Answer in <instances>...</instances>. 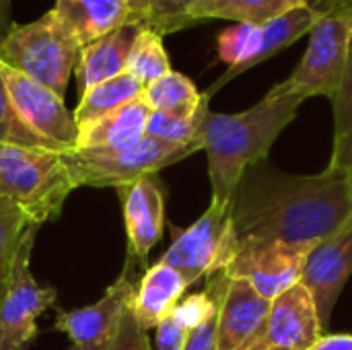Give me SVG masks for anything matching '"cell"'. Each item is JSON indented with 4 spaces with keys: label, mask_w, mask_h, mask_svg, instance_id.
<instances>
[{
    "label": "cell",
    "mask_w": 352,
    "mask_h": 350,
    "mask_svg": "<svg viewBox=\"0 0 352 350\" xmlns=\"http://www.w3.org/2000/svg\"><path fill=\"white\" fill-rule=\"evenodd\" d=\"M157 350H184L188 340V330H184L173 316L165 318L157 328Z\"/></svg>",
    "instance_id": "obj_32"
},
{
    "label": "cell",
    "mask_w": 352,
    "mask_h": 350,
    "mask_svg": "<svg viewBox=\"0 0 352 350\" xmlns=\"http://www.w3.org/2000/svg\"><path fill=\"white\" fill-rule=\"evenodd\" d=\"M0 142H8V144H25V146H45L43 140H39L16 116L4 78L0 74ZM50 149V146H45Z\"/></svg>",
    "instance_id": "obj_29"
},
{
    "label": "cell",
    "mask_w": 352,
    "mask_h": 350,
    "mask_svg": "<svg viewBox=\"0 0 352 350\" xmlns=\"http://www.w3.org/2000/svg\"><path fill=\"white\" fill-rule=\"evenodd\" d=\"M208 101H210V97L206 95L198 113L192 118L163 113V111H151L148 122H146V136L161 140V142H169V144H202L200 142V124H202L204 113L210 109Z\"/></svg>",
    "instance_id": "obj_25"
},
{
    "label": "cell",
    "mask_w": 352,
    "mask_h": 350,
    "mask_svg": "<svg viewBox=\"0 0 352 350\" xmlns=\"http://www.w3.org/2000/svg\"><path fill=\"white\" fill-rule=\"evenodd\" d=\"M128 235V254L146 262L151 250L161 241L165 227V194L157 173L144 175L130 186L118 188Z\"/></svg>",
    "instance_id": "obj_16"
},
{
    "label": "cell",
    "mask_w": 352,
    "mask_h": 350,
    "mask_svg": "<svg viewBox=\"0 0 352 350\" xmlns=\"http://www.w3.org/2000/svg\"><path fill=\"white\" fill-rule=\"evenodd\" d=\"M80 45L60 25L52 8L33 23L10 25L0 39V62L64 97Z\"/></svg>",
    "instance_id": "obj_4"
},
{
    "label": "cell",
    "mask_w": 352,
    "mask_h": 350,
    "mask_svg": "<svg viewBox=\"0 0 352 350\" xmlns=\"http://www.w3.org/2000/svg\"><path fill=\"white\" fill-rule=\"evenodd\" d=\"M311 245L280 241H241L231 264L223 270L231 278L248 281L266 301L301 283V270Z\"/></svg>",
    "instance_id": "obj_11"
},
{
    "label": "cell",
    "mask_w": 352,
    "mask_h": 350,
    "mask_svg": "<svg viewBox=\"0 0 352 350\" xmlns=\"http://www.w3.org/2000/svg\"><path fill=\"white\" fill-rule=\"evenodd\" d=\"M142 85L130 76L128 72H122L109 80H103L99 85H95L93 89H89L87 93L80 95L76 109L72 111L76 128H85L97 120H101L103 116L120 109L122 105L130 103L132 99L142 95Z\"/></svg>",
    "instance_id": "obj_22"
},
{
    "label": "cell",
    "mask_w": 352,
    "mask_h": 350,
    "mask_svg": "<svg viewBox=\"0 0 352 350\" xmlns=\"http://www.w3.org/2000/svg\"><path fill=\"white\" fill-rule=\"evenodd\" d=\"M320 19H322V10H318L314 4H303V6L291 8L289 12H285L280 17L270 19L266 23H260V25L250 23V37H248L243 58L233 68H227L225 74L217 83H212L204 93L208 97H212L219 89H223L227 83H231L239 74L270 60L278 52L287 50L303 35L311 33V29L316 27V23Z\"/></svg>",
    "instance_id": "obj_15"
},
{
    "label": "cell",
    "mask_w": 352,
    "mask_h": 350,
    "mask_svg": "<svg viewBox=\"0 0 352 350\" xmlns=\"http://www.w3.org/2000/svg\"><path fill=\"white\" fill-rule=\"evenodd\" d=\"M37 225H29L14 250L8 278L0 297V350H25L37 336V320L54 307L58 293L41 287L31 272Z\"/></svg>",
    "instance_id": "obj_8"
},
{
    "label": "cell",
    "mask_w": 352,
    "mask_h": 350,
    "mask_svg": "<svg viewBox=\"0 0 352 350\" xmlns=\"http://www.w3.org/2000/svg\"><path fill=\"white\" fill-rule=\"evenodd\" d=\"M52 12L80 47L97 41L118 27L130 23L144 25L124 0H56Z\"/></svg>",
    "instance_id": "obj_17"
},
{
    "label": "cell",
    "mask_w": 352,
    "mask_h": 350,
    "mask_svg": "<svg viewBox=\"0 0 352 350\" xmlns=\"http://www.w3.org/2000/svg\"><path fill=\"white\" fill-rule=\"evenodd\" d=\"M198 2L202 0H153L146 14V27L157 31L161 37L188 29L192 27L190 10Z\"/></svg>",
    "instance_id": "obj_27"
},
{
    "label": "cell",
    "mask_w": 352,
    "mask_h": 350,
    "mask_svg": "<svg viewBox=\"0 0 352 350\" xmlns=\"http://www.w3.org/2000/svg\"><path fill=\"white\" fill-rule=\"evenodd\" d=\"M142 99L146 101L151 111L192 118L204 103L206 93H200L186 74L171 70L155 83L146 85L142 89Z\"/></svg>",
    "instance_id": "obj_23"
},
{
    "label": "cell",
    "mask_w": 352,
    "mask_h": 350,
    "mask_svg": "<svg viewBox=\"0 0 352 350\" xmlns=\"http://www.w3.org/2000/svg\"><path fill=\"white\" fill-rule=\"evenodd\" d=\"M237 248L239 239L231 217V202L210 200L196 223L175 231L171 245L159 262L175 268L192 287L202 278L223 272L237 254Z\"/></svg>",
    "instance_id": "obj_6"
},
{
    "label": "cell",
    "mask_w": 352,
    "mask_h": 350,
    "mask_svg": "<svg viewBox=\"0 0 352 350\" xmlns=\"http://www.w3.org/2000/svg\"><path fill=\"white\" fill-rule=\"evenodd\" d=\"M202 151V144H169L144 136L138 144L120 151L72 149L62 153L72 188H122L159 173L163 167Z\"/></svg>",
    "instance_id": "obj_5"
},
{
    "label": "cell",
    "mask_w": 352,
    "mask_h": 350,
    "mask_svg": "<svg viewBox=\"0 0 352 350\" xmlns=\"http://www.w3.org/2000/svg\"><path fill=\"white\" fill-rule=\"evenodd\" d=\"M72 190L60 151L0 142V202L16 206L31 225L56 221Z\"/></svg>",
    "instance_id": "obj_3"
},
{
    "label": "cell",
    "mask_w": 352,
    "mask_h": 350,
    "mask_svg": "<svg viewBox=\"0 0 352 350\" xmlns=\"http://www.w3.org/2000/svg\"><path fill=\"white\" fill-rule=\"evenodd\" d=\"M217 311H219L217 295H214V291L210 287H206L200 293H194V295L184 297L177 303V307L173 309L171 316L175 318V322L184 330L192 332V330L200 328L202 324H206L208 320H212L217 316Z\"/></svg>",
    "instance_id": "obj_28"
},
{
    "label": "cell",
    "mask_w": 352,
    "mask_h": 350,
    "mask_svg": "<svg viewBox=\"0 0 352 350\" xmlns=\"http://www.w3.org/2000/svg\"><path fill=\"white\" fill-rule=\"evenodd\" d=\"M322 336L316 303L299 283L270 303V311L243 350H307Z\"/></svg>",
    "instance_id": "obj_14"
},
{
    "label": "cell",
    "mask_w": 352,
    "mask_h": 350,
    "mask_svg": "<svg viewBox=\"0 0 352 350\" xmlns=\"http://www.w3.org/2000/svg\"><path fill=\"white\" fill-rule=\"evenodd\" d=\"M352 41V19L342 14H322L309 33L307 50L289 78L274 85L268 93L299 99L336 97L346 70Z\"/></svg>",
    "instance_id": "obj_7"
},
{
    "label": "cell",
    "mask_w": 352,
    "mask_h": 350,
    "mask_svg": "<svg viewBox=\"0 0 352 350\" xmlns=\"http://www.w3.org/2000/svg\"><path fill=\"white\" fill-rule=\"evenodd\" d=\"M307 350H352V334H322Z\"/></svg>",
    "instance_id": "obj_34"
},
{
    "label": "cell",
    "mask_w": 352,
    "mask_h": 350,
    "mask_svg": "<svg viewBox=\"0 0 352 350\" xmlns=\"http://www.w3.org/2000/svg\"><path fill=\"white\" fill-rule=\"evenodd\" d=\"M303 99L266 93L254 107L239 113L208 109L200 124L202 151L208 157L212 200L231 202L248 167L266 161L280 132L297 118Z\"/></svg>",
    "instance_id": "obj_2"
},
{
    "label": "cell",
    "mask_w": 352,
    "mask_h": 350,
    "mask_svg": "<svg viewBox=\"0 0 352 350\" xmlns=\"http://www.w3.org/2000/svg\"><path fill=\"white\" fill-rule=\"evenodd\" d=\"M231 217L241 241L314 245L352 221V186L338 165L316 175H295L260 161L245 169Z\"/></svg>",
    "instance_id": "obj_1"
},
{
    "label": "cell",
    "mask_w": 352,
    "mask_h": 350,
    "mask_svg": "<svg viewBox=\"0 0 352 350\" xmlns=\"http://www.w3.org/2000/svg\"><path fill=\"white\" fill-rule=\"evenodd\" d=\"M10 103L19 120L54 151H72L78 140V128L72 111L66 107L64 97L56 95L41 83L8 68L0 62Z\"/></svg>",
    "instance_id": "obj_9"
},
{
    "label": "cell",
    "mask_w": 352,
    "mask_h": 350,
    "mask_svg": "<svg viewBox=\"0 0 352 350\" xmlns=\"http://www.w3.org/2000/svg\"><path fill=\"white\" fill-rule=\"evenodd\" d=\"M107 350H153L146 330L140 328L130 307L126 309L120 328L116 332V338L111 340Z\"/></svg>",
    "instance_id": "obj_31"
},
{
    "label": "cell",
    "mask_w": 352,
    "mask_h": 350,
    "mask_svg": "<svg viewBox=\"0 0 352 350\" xmlns=\"http://www.w3.org/2000/svg\"><path fill=\"white\" fill-rule=\"evenodd\" d=\"M138 281L134 278L130 260L126 262L120 276L109 285L99 301L78 307L60 309L54 328L68 336L72 350H107L126 309L132 305Z\"/></svg>",
    "instance_id": "obj_10"
},
{
    "label": "cell",
    "mask_w": 352,
    "mask_h": 350,
    "mask_svg": "<svg viewBox=\"0 0 352 350\" xmlns=\"http://www.w3.org/2000/svg\"><path fill=\"white\" fill-rule=\"evenodd\" d=\"M303 4H309V0H202L190 10V23L221 19L260 25Z\"/></svg>",
    "instance_id": "obj_21"
},
{
    "label": "cell",
    "mask_w": 352,
    "mask_h": 350,
    "mask_svg": "<svg viewBox=\"0 0 352 350\" xmlns=\"http://www.w3.org/2000/svg\"><path fill=\"white\" fill-rule=\"evenodd\" d=\"M184 350H217V316L188 334Z\"/></svg>",
    "instance_id": "obj_33"
},
{
    "label": "cell",
    "mask_w": 352,
    "mask_h": 350,
    "mask_svg": "<svg viewBox=\"0 0 352 350\" xmlns=\"http://www.w3.org/2000/svg\"><path fill=\"white\" fill-rule=\"evenodd\" d=\"M332 109H334V149H338L352 134V41L342 85L336 97L332 99Z\"/></svg>",
    "instance_id": "obj_30"
},
{
    "label": "cell",
    "mask_w": 352,
    "mask_h": 350,
    "mask_svg": "<svg viewBox=\"0 0 352 350\" xmlns=\"http://www.w3.org/2000/svg\"><path fill=\"white\" fill-rule=\"evenodd\" d=\"M142 27L144 25L140 23H130L80 47L76 68H74L80 95L93 89L95 85L126 72V60H128L130 47Z\"/></svg>",
    "instance_id": "obj_18"
},
{
    "label": "cell",
    "mask_w": 352,
    "mask_h": 350,
    "mask_svg": "<svg viewBox=\"0 0 352 350\" xmlns=\"http://www.w3.org/2000/svg\"><path fill=\"white\" fill-rule=\"evenodd\" d=\"M171 70L173 68H171V60L165 50L163 37L157 31L142 27L130 47V54L126 60V72L134 76L142 87H146Z\"/></svg>",
    "instance_id": "obj_24"
},
{
    "label": "cell",
    "mask_w": 352,
    "mask_h": 350,
    "mask_svg": "<svg viewBox=\"0 0 352 350\" xmlns=\"http://www.w3.org/2000/svg\"><path fill=\"white\" fill-rule=\"evenodd\" d=\"M219 301L217 350H243L260 332L270 303L248 281L231 278L225 272L208 278Z\"/></svg>",
    "instance_id": "obj_13"
},
{
    "label": "cell",
    "mask_w": 352,
    "mask_h": 350,
    "mask_svg": "<svg viewBox=\"0 0 352 350\" xmlns=\"http://www.w3.org/2000/svg\"><path fill=\"white\" fill-rule=\"evenodd\" d=\"M322 14H342L352 19V0H309Z\"/></svg>",
    "instance_id": "obj_36"
},
{
    "label": "cell",
    "mask_w": 352,
    "mask_h": 350,
    "mask_svg": "<svg viewBox=\"0 0 352 350\" xmlns=\"http://www.w3.org/2000/svg\"><path fill=\"white\" fill-rule=\"evenodd\" d=\"M151 107L140 97L122 105L120 109L103 116L101 120L78 130L74 149L89 151H120L138 144L146 136V122Z\"/></svg>",
    "instance_id": "obj_20"
},
{
    "label": "cell",
    "mask_w": 352,
    "mask_h": 350,
    "mask_svg": "<svg viewBox=\"0 0 352 350\" xmlns=\"http://www.w3.org/2000/svg\"><path fill=\"white\" fill-rule=\"evenodd\" d=\"M31 223L16 206L0 202V297H2V291H4L6 278H8L14 250L19 245L23 231Z\"/></svg>",
    "instance_id": "obj_26"
},
{
    "label": "cell",
    "mask_w": 352,
    "mask_h": 350,
    "mask_svg": "<svg viewBox=\"0 0 352 350\" xmlns=\"http://www.w3.org/2000/svg\"><path fill=\"white\" fill-rule=\"evenodd\" d=\"M352 274V221L320 239L305 256L301 285L309 291L322 334L328 330L338 297Z\"/></svg>",
    "instance_id": "obj_12"
},
{
    "label": "cell",
    "mask_w": 352,
    "mask_h": 350,
    "mask_svg": "<svg viewBox=\"0 0 352 350\" xmlns=\"http://www.w3.org/2000/svg\"><path fill=\"white\" fill-rule=\"evenodd\" d=\"M128 4V8L146 25V14H148V8H151V2L153 0H124Z\"/></svg>",
    "instance_id": "obj_37"
},
{
    "label": "cell",
    "mask_w": 352,
    "mask_h": 350,
    "mask_svg": "<svg viewBox=\"0 0 352 350\" xmlns=\"http://www.w3.org/2000/svg\"><path fill=\"white\" fill-rule=\"evenodd\" d=\"M10 0H0V39L10 29Z\"/></svg>",
    "instance_id": "obj_38"
},
{
    "label": "cell",
    "mask_w": 352,
    "mask_h": 350,
    "mask_svg": "<svg viewBox=\"0 0 352 350\" xmlns=\"http://www.w3.org/2000/svg\"><path fill=\"white\" fill-rule=\"evenodd\" d=\"M190 289L188 281L171 266L157 262L136 285L132 299V314L142 330H155L165 318L173 314L184 293Z\"/></svg>",
    "instance_id": "obj_19"
},
{
    "label": "cell",
    "mask_w": 352,
    "mask_h": 350,
    "mask_svg": "<svg viewBox=\"0 0 352 350\" xmlns=\"http://www.w3.org/2000/svg\"><path fill=\"white\" fill-rule=\"evenodd\" d=\"M330 165H338V167H342V169L346 171L349 182H351V186H352V134L346 138V140H344V144H342V146H338V149H334V151H332Z\"/></svg>",
    "instance_id": "obj_35"
}]
</instances>
